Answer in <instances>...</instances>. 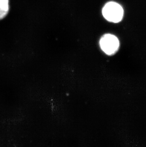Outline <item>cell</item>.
<instances>
[{"label": "cell", "instance_id": "6da1fadb", "mask_svg": "<svg viewBox=\"0 0 146 147\" xmlns=\"http://www.w3.org/2000/svg\"><path fill=\"white\" fill-rule=\"evenodd\" d=\"M102 13L105 19L110 22H120L123 16V9L118 3L111 1L103 7Z\"/></svg>", "mask_w": 146, "mask_h": 147}, {"label": "cell", "instance_id": "7a4b0ae2", "mask_svg": "<svg viewBox=\"0 0 146 147\" xmlns=\"http://www.w3.org/2000/svg\"><path fill=\"white\" fill-rule=\"evenodd\" d=\"M101 49L105 53L112 55L118 50L120 43L116 36L111 34L104 35L100 40Z\"/></svg>", "mask_w": 146, "mask_h": 147}, {"label": "cell", "instance_id": "3957f363", "mask_svg": "<svg viewBox=\"0 0 146 147\" xmlns=\"http://www.w3.org/2000/svg\"><path fill=\"white\" fill-rule=\"evenodd\" d=\"M9 10V0H0V21L7 16Z\"/></svg>", "mask_w": 146, "mask_h": 147}]
</instances>
